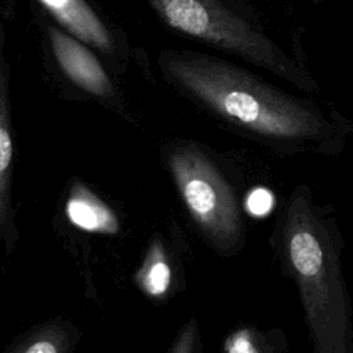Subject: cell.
I'll list each match as a JSON object with an SVG mask.
<instances>
[{
    "label": "cell",
    "mask_w": 353,
    "mask_h": 353,
    "mask_svg": "<svg viewBox=\"0 0 353 353\" xmlns=\"http://www.w3.org/2000/svg\"><path fill=\"white\" fill-rule=\"evenodd\" d=\"M167 80L234 132L281 156H339L353 125L314 98L301 97L226 59L164 51Z\"/></svg>",
    "instance_id": "cell-1"
},
{
    "label": "cell",
    "mask_w": 353,
    "mask_h": 353,
    "mask_svg": "<svg viewBox=\"0 0 353 353\" xmlns=\"http://www.w3.org/2000/svg\"><path fill=\"white\" fill-rule=\"evenodd\" d=\"M269 244L298 292L314 353L353 352V301L343 270L345 239L336 212L295 185L281 203Z\"/></svg>",
    "instance_id": "cell-2"
},
{
    "label": "cell",
    "mask_w": 353,
    "mask_h": 353,
    "mask_svg": "<svg viewBox=\"0 0 353 353\" xmlns=\"http://www.w3.org/2000/svg\"><path fill=\"white\" fill-rule=\"evenodd\" d=\"M171 29L234 55L314 95L320 85L310 70L290 54L243 0H148Z\"/></svg>",
    "instance_id": "cell-3"
},
{
    "label": "cell",
    "mask_w": 353,
    "mask_h": 353,
    "mask_svg": "<svg viewBox=\"0 0 353 353\" xmlns=\"http://www.w3.org/2000/svg\"><path fill=\"white\" fill-rule=\"evenodd\" d=\"M167 164L183 205L207 244L222 256L239 255L247 243L245 196L201 145L182 141Z\"/></svg>",
    "instance_id": "cell-4"
},
{
    "label": "cell",
    "mask_w": 353,
    "mask_h": 353,
    "mask_svg": "<svg viewBox=\"0 0 353 353\" xmlns=\"http://www.w3.org/2000/svg\"><path fill=\"white\" fill-rule=\"evenodd\" d=\"M48 37L54 58L70 81L98 98L114 95L109 76L83 41L57 28L48 29Z\"/></svg>",
    "instance_id": "cell-5"
},
{
    "label": "cell",
    "mask_w": 353,
    "mask_h": 353,
    "mask_svg": "<svg viewBox=\"0 0 353 353\" xmlns=\"http://www.w3.org/2000/svg\"><path fill=\"white\" fill-rule=\"evenodd\" d=\"M14 164V141L10 105V70L0 43V244L10 254L17 241L14 210L11 204V181Z\"/></svg>",
    "instance_id": "cell-6"
},
{
    "label": "cell",
    "mask_w": 353,
    "mask_h": 353,
    "mask_svg": "<svg viewBox=\"0 0 353 353\" xmlns=\"http://www.w3.org/2000/svg\"><path fill=\"white\" fill-rule=\"evenodd\" d=\"M39 3L69 34L101 52L114 51L108 26L85 0H39Z\"/></svg>",
    "instance_id": "cell-7"
},
{
    "label": "cell",
    "mask_w": 353,
    "mask_h": 353,
    "mask_svg": "<svg viewBox=\"0 0 353 353\" xmlns=\"http://www.w3.org/2000/svg\"><path fill=\"white\" fill-rule=\"evenodd\" d=\"M68 219L76 228L101 234H117L120 229L114 211L81 182H74L65 204Z\"/></svg>",
    "instance_id": "cell-8"
},
{
    "label": "cell",
    "mask_w": 353,
    "mask_h": 353,
    "mask_svg": "<svg viewBox=\"0 0 353 353\" xmlns=\"http://www.w3.org/2000/svg\"><path fill=\"white\" fill-rule=\"evenodd\" d=\"M137 287L153 299H163L172 283V270L163 243L157 239L150 243L139 269L134 274Z\"/></svg>",
    "instance_id": "cell-9"
},
{
    "label": "cell",
    "mask_w": 353,
    "mask_h": 353,
    "mask_svg": "<svg viewBox=\"0 0 353 353\" xmlns=\"http://www.w3.org/2000/svg\"><path fill=\"white\" fill-rule=\"evenodd\" d=\"M222 349L228 353H281L288 349V341L276 328L240 327L225 338Z\"/></svg>",
    "instance_id": "cell-10"
},
{
    "label": "cell",
    "mask_w": 353,
    "mask_h": 353,
    "mask_svg": "<svg viewBox=\"0 0 353 353\" xmlns=\"http://www.w3.org/2000/svg\"><path fill=\"white\" fill-rule=\"evenodd\" d=\"M72 346V335L61 324L48 323L40 325L14 343L8 352L15 353H61Z\"/></svg>",
    "instance_id": "cell-11"
},
{
    "label": "cell",
    "mask_w": 353,
    "mask_h": 353,
    "mask_svg": "<svg viewBox=\"0 0 353 353\" xmlns=\"http://www.w3.org/2000/svg\"><path fill=\"white\" fill-rule=\"evenodd\" d=\"M201 349L199 325L194 319H190L181 330L174 345L170 347L172 353H193Z\"/></svg>",
    "instance_id": "cell-12"
},
{
    "label": "cell",
    "mask_w": 353,
    "mask_h": 353,
    "mask_svg": "<svg viewBox=\"0 0 353 353\" xmlns=\"http://www.w3.org/2000/svg\"><path fill=\"white\" fill-rule=\"evenodd\" d=\"M312 3H314V4H319V3H323L324 0H310Z\"/></svg>",
    "instance_id": "cell-13"
}]
</instances>
